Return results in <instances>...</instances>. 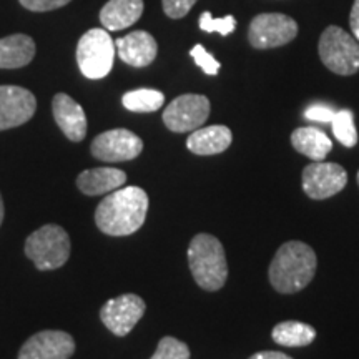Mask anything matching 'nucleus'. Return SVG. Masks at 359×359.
Here are the masks:
<instances>
[{
    "mask_svg": "<svg viewBox=\"0 0 359 359\" xmlns=\"http://www.w3.org/2000/svg\"><path fill=\"white\" fill-rule=\"evenodd\" d=\"M148 195L140 187H125L111 191L95 210L98 230L110 236H128L145 223Z\"/></svg>",
    "mask_w": 359,
    "mask_h": 359,
    "instance_id": "obj_1",
    "label": "nucleus"
},
{
    "mask_svg": "<svg viewBox=\"0 0 359 359\" xmlns=\"http://www.w3.org/2000/svg\"><path fill=\"white\" fill-rule=\"evenodd\" d=\"M316 266V253L311 246L303 241H288L280 246L269 264V283L278 293H298L311 283Z\"/></svg>",
    "mask_w": 359,
    "mask_h": 359,
    "instance_id": "obj_2",
    "label": "nucleus"
},
{
    "mask_svg": "<svg viewBox=\"0 0 359 359\" xmlns=\"http://www.w3.org/2000/svg\"><path fill=\"white\" fill-rule=\"evenodd\" d=\"M188 263L196 285L206 291L223 288L228 278V263L223 245L218 238L200 233L191 240L188 248Z\"/></svg>",
    "mask_w": 359,
    "mask_h": 359,
    "instance_id": "obj_3",
    "label": "nucleus"
},
{
    "mask_svg": "<svg viewBox=\"0 0 359 359\" xmlns=\"http://www.w3.org/2000/svg\"><path fill=\"white\" fill-rule=\"evenodd\" d=\"M25 257L40 271L64 266L70 257L69 233L58 224H45L25 240Z\"/></svg>",
    "mask_w": 359,
    "mask_h": 359,
    "instance_id": "obj_4",
    "label": "nucleus"
},
{
    "mask_svg": "<svg viewBox=\"0 0 359 359\" xmlns=\"http://www.w3.org/2000/svg\"><path fill=\"white\" fill-rule=\"evenodd\" d=\"M318 52L333 74L353 75L359 70V42L338 25H330L323 32Z\"/></svg>",
    "mask_w": 359,
    "mask_h": 359,
    "instance_id": "obj_5",
    "label": "nucleus"
},
{
    "mask_svg": "<svg viewBox=\"0 0 359 359\" xmlns=\"http://www.w3.org/2000/svg\"><path fill=\"white\" fill-rule=\"evenodd\" d=\"M116 48L114 39L105 29H92L79 40L77 62L80 70L90 80H98L110 74Z\"/></svg>",
    "mask_w": 359,
    "mask_h": 359,
    "instance_id": "obj_6",
    "label": "nucleus"
},
{
    "mask_svg": "<svg viewBox=\"0 0 359 359\" xmlns=\"http://www.w3.org/2000/svg\"><path fill=\"white\" fill-rule=\"evenodd\" d=\"M298 34V24L285 13H259L251 20L248 40L258 50L290 43Z\"/></svg>",
    "mask_w": 359,
    "mask_h": 359,
    "instance_id": "obj_7",
    "label": "nucleus"
},
{
    "mask_svg": "<svg viewBox=\"0 0 359 359\" xmlns=\"http://www.w3.org/2000/svg\"><path fill=\"white\" fill-rule=\"evenodd\" d=\"M210 100L205 95L187 93L170 103L163 111V122L175 133L195 132L208 120Z\"/></svg>",
    "mask_w": 359,
    "mask_h": 359,
    "instance_id": "obj_8",
    "label": "nucleus"
},
{
    "mask_svg": "<svg viewBox=\"0 0 359 359\" xmlns=\"http://www.w3.org/2000/svg\"><path fill=\"white\" fill-rule=\"evenodd\" d=\"M346 183V170L338 163L314 161L303 170V190L313 200L331 198L338 195Z\"/></svg>",
    "mask_w": 359,
    "mask_h": 359,
    "instance_id": "obj_9",
    "label": "nucleus"
},
{
    "mask_svg": "<svg viewBox=\"0 0 359 359\" xmlns=\"http://www.w3.org/2000/svg\"><path fill=\"white\" fill-rule=\"evenodd\" d=\"M147 304L138 294L128 293L109 299L100 309L102 323L115 336H127L145 314Z\"/></svg>",
    "mask_w": 359,
    "mask_h": 359,
    "instance_id": "obj_10",
    "label": "nucleus"
},
{
    "mask_svg": "<svg viewBox=\"0 0 359 359\" xmlns=\"http://www.w3.org/2000/svg\"><path fill=\"white\" fill-rule=\"evenodd\" d=\"M90 150L102 161H128L142 154L143 142L130 130L115 128L98 135Z\"/></svg>",
    "mask_w": 359,
    "mask_h": 359,
    "instance_id": "obj_11",
    "label": "nucleus"
},
{
    "mask_svg": "<svg viewBox=\"0 0 359 359\" xmlns=\"http://www.w3.org/2000/svg\"><path fill=\"white\" fill-rule=\"evenodd\" d=\"M35 110L37 100L30 90L15 85H0V132L27 123Z\"/></svg>",
    "mask_w": 359,
    "mask_h": 359,
    "instance_id": "obj_12",
    "label": "nucleus"
},
{
    "mask_svg": "<svg viewBox=\"0 0 359 359\" xmlns=\"http://www.w3.org/2000/svg\"><path fill=\"white\" fill-rule=\"evenodd\" d=\"M74 353L75 341L69 333L47 330L27 339L17 359H70Z\"/></svg>",
    "mask_w": 359,
    "mask_h": 359,
    "instance_id": "obj_13",
    "label": "nucleus"
},
{
    "mask_svg": "<svg viewBox=\"0 0 359 359\" xmlns=\"http://www.w3.org/2000/svg\"><path fill=\"white\" fill-rule=\"evenodd\" d=\"M55 122L72 142H82L87 135V116L82 107L67 93H57L52 100Z\"/></svg>",
    "mask_w": 359,
    "mask_h": 359,
    "instance_id": "obj_14",
    "label": "nucleus"
},
{
    "mask_svg": "<svg viewBox=\"0 0 359 359\" xmlns=\"http://www.w3.org/2000/svg\"><path fill=\"white\" fill-rule=\"evenodd\" d=\"M115 48L125 64L137 67V69L150 65L158 53V45H156L154 35L145 30H135V32L118 39L115 42Z\"/></svg>",
    "mask_w": 359,
    "mask_h": 359,
    "instance_id": "obj_15",
    "label": "nucleus"
},
{
    "mask_svg": "<svg viewBox=\"0 0 359 359\" xmlns=\"http://www.w3.org/2000/svg\"><path fill=\"white\" fill-rule=\"evenodd\" d=\"M127 182V173L123 170L100 167L85 170L77 177V187L83 195L97 196L115 191L122 188Z\"/></svg>",
    "mask_w": 359,
    "mask_h": 359,
    "instance_id": "obj_16",
    "label": "nucleus"
},
{
    "mask_svg": "<svg viewBox=\"0 0 359 359\" xmlns=\"http://www.w3.org/2000/svg\"><path fill=\"white\" fill-rule=\"evenodd\" d=\"M231 130L224 125H212L195 130L187 140V147L195 155H218L231 145Z\"/></svg>",
    "mask_w": 359,
    "mask_h": 359,
    "instance_id": "obj_17",
    "label": "nucleus"
},
{
    "mask_svg": "<svg viewBox=\"0 0 359 359\" xmlns=\"http://www.w3.org/2000/svg\"><path fill=\"white\" fill-rule=\"evenodd\" d=\"M143 13V0H110L100 12V22L110 32L132 27Z\"/></svg>",
    "mask_w": 359,
    "mask_h": 359,
    "instance_id": "obj_18",
    "label": "nucleus"
},
{
    "mask_svg": "<svg viewBox=\"0 0 359 359\" xmlns=\"http://www.w3.org/2000/svg\"><path fill=\"white\" fill-rule=\"evenodd\" d=\"M291 145L296 151L313 161H323L333 150V142L330 140V137L316 127L296 128L291 133Z\"/></svg>",
    "mask_w": 359,
    "mask_h": 359,
    "instance_id": "obj_19",
    "label": "nucleus"
},
{
    "mask_svg": "<svg viewBox=\"0 0 359 359\" xmlns=\"http://www.w3.org/2000/svg\"><path fill=\"white\" fill-rule=\"evenodd\" d=\"M35 55V42L24 34L0 39V69H20L29 65Z\"/></svg>",
    "mask_w": 359,
    "mask_h": 359,
    "instance_id": "obj_20",
    "label": "nucleus"
},
{
    "mask_svg": "<svg viewBox=\"0 0 359 359\" xmlns=\"http://www.w3.org/2000/svg\"><path fill=\"white\" fill-rule=\"evenodd\" d=\"M273 341L280 346L303 348L316 338V330L302 321H283L273 327Z\"/></svg>",
    "mask_w": 359,
    "mask_h": 359,
    "instance_id": "obj_21",
    "label": "nucleus"
},
{
    "mask_svg": "<svg viewBox=\"0 0 359 359\" xmlns=\"http://www.w3.org/2000/svg\"><path fill=\"white\" fill-rule=\"evenodd\" d=\"M123 107L130 111L137 114H150L161 109L165 103V95L158 90L151 88H138L127 92L122 98Z\"/></svg>",
    "mask_w": 359,
    "mask_h": 359,
    "instance_id": "obj_22",
    "label": "nucleus"
},
{
    "mask_svg": "<svg viewBox=\"0 0 359 359\" xmlns=\"http://www.w3.org/2000/svg\"><path fill=\"white\" fill-rule=\"evenodd\" d=\"M333 133L341 145L353 148L358 143V130L354 125V116L351 110H339L336 111L333 120Z\"/></svg>",
    "mask_w": 359,
    "mask_h": 359,
    "instance_id": "obj_23",
    "label": "nucleus"
},
{
    "mask_svg": "<svg viewBox=\"0 0 359 359\" xmlns=\"http://www.w3.org/2000/svg\"><path fill=\"white\" fill-rule=\"evenodd\" d=\"M150 359H190V349L173 336H165Z\"/></svg>",
    "mask_w": 359,
    "mask_h": 359,
    "instance_id": "obj_24",
    "label": "nucleus"
},
{
    "mask_svg": "<svg viewBox=\"0 0 359 359\" xmlns=\"http://www.w3.org/2000/svg\"><path fill=\"white\" fill-rule=\"evenodd\" d=\"M198 25L203 32H217L224 37V35H230L236 29V19L233 15L215 19L210 12H203L198 20Z\"/></svg>",
    "mask_w": 359,
    "mask_h": 359,
    "instance_id": "obj_25",
    "label": "nucleus"
},
{
    "mask_svg": "<svg viewBox=\"0 0 359 359\" xmlns=\"http://www.w3.org/2000/svg\"><path fill=\"white\" fill-rule=\"evenodd\" d=\"M190 55L193 57V60H195V64L198 65L206 75H217L219 72V67H222L219 62L212 55V53L206 52L203 45H195L190 50Z\"/></svg>",
    "mask_w": 359,
    "mask_h": 359,
    "instance_id": "obj_26",
    "label": "nucleus"
},
{
    "mask_svg": "<svg viewBox=\"0 0 359 359\" xmlns=\"http://www.w3.org/2000/svg\"><path fill=\"white\" fill-rule=\"evenodd\" d=\"M161 4H163V11L170 19H182L191 11L196 0H163Z\"/></svg>",
    "mask_w": 359,
    "mask_h": 359,
    "instance_id": "obj_27",
    "label": "nucleus"
},
{
    "mask_svg": "<svg viewBox=\"0 0 359 359\" xmlns=\"http://www.w3.org/2000/svg\"><path fill=\"white\" fill-rule=\"evenodd\" d=\"M336 111L331 109L330 105H325V103H314V105L308 107L306 111H304V116L311 122H321V123H331Z\"/></svg>",
    "mask_w": 359,
    "mask_h": 359,
    "instance_id": "obj_28",
    "label": "nucleus"
},
{
    "mask_svg": "<svg viewBox=\"0 0 359 359\" xmlns=\"http://www.w3.org/2000/svg\"><path fill=\"white\" fill-rule=\"evenodd\" d=\"M70 0H20V4L25 8L32 12H48L55 11V8H60L69 4Z\"/></svg>",
    "mask_w": 359,
    "mask_h": 359,
    "instance_id": "obj_29",
    "label": "nucleus"
},
{
    "mask_svg": "<svg viewBox=\"0 0 359 359\" xmlns=\"http://www.w3.org/2000/svg\"><path fill=\"white\" fill-rule=\"evenodd\" d=\"M349 25H351L354 39L359 42V0H354L351 15H349Z\"/></svg>",
    "mask_w": 359,
    "mask_h": 359,
    "instance_id": "obj_30",
    "label": "nucleus"
},
{
    "mask_svg": "<svg viewBox=\"0 0 359 359\" xmlns=\"http://www.w3.org/2000/svg\"><path fill=\"white\" fill-rule=\"evenodd\" d=\"M250 359H293V358H290L288 354L280 353V351H262V353L253 354Z\"/></svg>",
    "mask_w": 359,
    "mask_h": 359,
    "instance_id": "obj_31",
    "label": "nucleus"
},
{
    "mask_svg": "<svg viewBox=\"0 0 359 359\" xmlns=\"http://www.w3.org/2000/svg\"><path fill=\"white\" fill-rule=\"evenodd\" d=\"M4 215H6V210H4V201H2V195H0V224L4 222Z\"/></svg>",
    "mask_w": 359,
    "mask_h": 359,
    "instance_id": "obj_32",
    "label": "nucleus"
},
{
    "mask_svg": "<svg viewBox=\"0 0 359 359\" xmlns=\"http://www.w3.org/2000/svg\"><path fill=\"white\" fill-rule=\"evenodd\" d=\"M358 185H359V172H358Z\"/></svg>",
    "mask_w": 359,
    "mask_h": 359,
    "instance_id": "obj_33",
    "label": "nucleus"
}]
</instances>
